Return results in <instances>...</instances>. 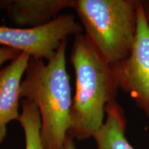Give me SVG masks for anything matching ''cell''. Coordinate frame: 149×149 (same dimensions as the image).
Returning <instances> with one entry per match:
<instances>
[{"instance_id": "obj_1", "label": "cell", "mask_w": 149, "mask_h": 149, "mask_svg": "<svg viewBox=\"0 0 149 149\" xmlns=\"http://www.w3.org/2000/svg\"><path fill=\"white\" fill-rule=\"evenodd\" d=\"M67 40L45 64L31 57L20 85V98L33 102L40 113L46 149H64L70 125L72 99L66 70Z\"/></svg>"}, {"instance_id": "obj_4", "label": "cell", "mask_w": 149, "mask_h": 149, "mask_svg": "<svg viewBox=\"0 0 149 149\" xmlns=\"http://www.w3.org/2000/svg\"><path fill=\"white\" fill-rule=\"evenodd\" d=\"M83 31L74 15L64 14L40 27L19 29L0 26V45L48 61L55 55L64 40L71 35L82 34Z\"/></svg>"}, {"instance_id": "obj_10", "label": "cell", "mask_w": 149, "mask_h": 149, "mask_svg": "<svg viewBox=\"0 0 149 149\" xmlns=\"http://www.w3.org/2000/svg\"><path fill=\"white\" fill-rule=\"evenodd\" d=\"M22 53L17 50L6 46H0V68L5 62L13 61Z\"/></svg>"}, {"instance_id": "obj_6", "label": "cell", "mask_w": 149, "mask_h": 149, "mask_svg": "<svg viewBox=\"0 0 149 149\" xmlns=\"http://www.w3.org/2000/svg\"><path fill=\"white\" fill-rule=\"evenodd\" d=\"M74 0H0V9L19 29L42 26L64 9L73 8Z\"/></svg>"}, {"instance_id": "obj_9", "label": "cell", "mask_w": 149, "mask_h": 149, "mask_svg": "<svg viewBox=\"0 0 149 149\" xmlns=\"http://www.w3.org/2000/svg\"><path fill=\"white\" fill-rule=\"evenodd\" d=\"M22 112L18 122L23 128L25 137V149H46L41 135L40 113L33 102L23 99Z\"/></svg>"}, {"instance_id": "obj_3", "label": "cell", "mask_w": 149, "mask_h": 149, "mask_svg": "<svg viewBox=\"0 0 149 149\" xmlns=\"http://www.w3.org/2000/svg\"><path fill=\"white\" fill-rule=\"evenodd\" d=\"M139 0H74L86 37L109 66L129 55L137 31Z\"/></svg>"}, {"instance_id": "obj_8", "label": "cell", "mask_w": 149, "mask_h": 149, "mask_svg": "<svg viewBox=\"0 0 149 149\" xmlns=\"http://www.w3.org/2000/svg\"><path fill=\"white\" fill-rule=\"evenodd\" d=\"M104 124L93 137L95 149H135L126 136L125 111L117 100L108 104Z\"/></svg>"}, {"instance_id": "obj_5", "label": "cell", "mask_w": 149, "mask_h": 149, "mask_svg": "<svg viewBox=\"0 0 149 149\" xmlns=\"http://www.w3.org/2000/svg\"><path fill=\"white\" fill-rule=\"evenodd\" d=\"M110 67L117 88L129 95L149 119V24L142 0L137 5V31L131 51L126 58Z\"/></svg>"}, {"instance_id": "obj_2", "label": "cell", "mask_w": 149, "mask_h": 149, "mask_svg": "<svg viewBox=\"0 0 149 149\" xmlns=\"http://www.w3.org/2000/svg\"><path fill=\"white\" fill-rule=\"evenodd\" d=\"M70 60L76 89L68 135L84 140L94 137L103 126L108 104L116 101L119 88L111 67L83 33L74 36Z\"/></svg>"}, {"instance_id": "obj_11", "label": "cell", "mask_w": 149, "mask_h": 149, "mask_svg": "<svg viewBox=\"0 0 149 149\" xmlns=\"http://www.w3.org/2000/svg\"><path fill=\"white\" fill-rule=\"evenodd\" d=\"M64 149H77L74 143V139L70 136L67 135Z\"/></svg>"}, {"instance_id": "obj_7", "label": "cell", "mask_w": 149, "mask_h": 149, "mask_svg": "<svg viewBox=\"0 0 149 149\" xmlns=\"http://www.w3.org/2000/svg\"><path fill=\"white\" fill-rule=\"evenodd\" d=\"M30 58L28 54L22 53L0 70V144L6 138L7 125L20 117V85Z\"/></svg>"}, {"instance_id": "obj_12", "label": "cell", "mask_w": 149, "mask_h": 149, "mask_svg": "<svg viewBox=\"0 0 149 149\" xmlns=\"http://www.w3.org/2000/svg\"><path fill=\"white\" fill-rule=\"evenodd\" d=\"M142 6L145 17H146V21L149 24V0H143Z\"/></svg>"}]
</instances>
